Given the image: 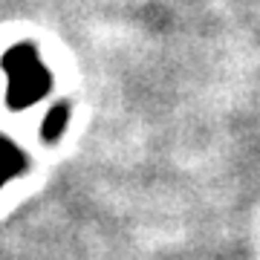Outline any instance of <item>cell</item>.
Instances as JSON below:
<instances>
[{
    "label": "cell",
    "mask_w": 260,
    "mask_h": 260,
    "mask_svg": "<svg viewBox=\"0 0 260 260\" xmlns=\"http://www.w3.org/2000/svg\"><path fill=\"white\" fill-rule=\"evenodd\" d=\"M0 70L6 73V107L12 113L38 104L52 90V70L44 64L32 41L12 44L0 58Z\"/></svg>",
    "instance_id": "1"
},
{
    "label": "cell",
    "mask_w": 260,
    "mask_h": 260,
    "mask_svg": "<svg viewBox=\"0 0 260 260\" xmlns=\"http://www.w3.org/2000/svg\"><path fill=\"white\" fill-rule=\"evenodd\" d=\"M26 171H29L26 150L20 145H15L9 136L0 133V191H3V185H9L12 179L23 177Z\"/></svg>",
    "instance_id": "2"
},
{
    "label": "cell",
    "mask_w": 260,
    "mask_h": 260,
    "mask_svg": "<svg viewBox=\"0 0 260 260\" xmlns=\"http://www.w3.org/2000/svg\"><path fill=\"white\" fill-rule=\"evenodd\" d=\"M70 116H73V107L70 102H55L52 107L47 110V116L41 119V130H38V136L44 145H55L61 136H64L67 124H70Z\"/></svg>",
    "instance_id": "3"
}]
</instances>
